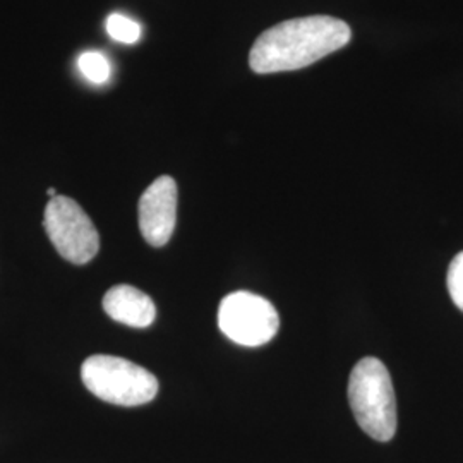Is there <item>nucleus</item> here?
<instances>
[{"label":"nucleus","instance_id":"nucleus-1","mask_svg":"<svg viewBox=\"0 0 463 463\" xmlns=\"http://www.w3.org/2000/svg\"><path fill=\"white\" fill-rule=\"evenodd\" d=\"M352 38L347 23L331 16L288 19L260 34L249 53L256 74H273L311 66Z\"/></svg>","mask_w":463,"mask_h":463},{"label":"nucleus","instance_id":"nucleus-2","mask_svg":"<svg viewBox=\"0 0 463 463\" xmlns=\"http://www.w3.org/2000/svg\"><path fill=\"white\" fill-rule=\"evenodd\" d=\"M348 402L359 428L373 439L386 443L397 432V398L386 365L364 357L348 378Z\"/></svg>","mask_w":463,"mask_h":463},{"label":"nucleus","instance_id":"nucleus-3","mask_svg":"<svg viewBox=\"0 0 463 463\" xmlns=\"http://www.w3.org/2000/svg\"><path fill=\"white\" fill-rule=\"evenodd\" d=\"M81 380L95 397L122 407L145 405L158 393L153 373L114 355L88 357L81 365Z\"/></svg>","mask_w":463,"mask_h":463},{"label":"nucleus","instance_id":"nucleus-4","mask_svg":"<svg viewBox=\"0 0 463 463\" xmlns=\"http://www.w3.org/2000/svg\"><path fill=\"white\" fill-rule=\"evenodd\" d=\"M43 227L53 248L72 265H86L99 254V231L74 199L67 196L50 199Z\"/></svg>","mask_w":463,"mask_h":463},{"label":"nucleus","instance_id":"nucleus-5","mask_svg":"<svg viewBox=\"0 0 463 463\" xmlns=\"http://www.w3.org/2000/svg\"><path fill=\"white\" fill-rule=\"evenodd\" d=\"M222 333L242 347H260L275 338L280 317L268 298L250 292H233L218 307Z\"/></svg>","mask_w":463,"mask_h":463},{"label":"nucleus","instance_id":"nucleus-6","mask_svg":"<svg viewBox=\"0 0 463 463\" xmlns=\"http://www.w3.org/2000/svg\"><path fill=\"white\" fill-rule=\"evenodd\" d=\"M177 222V184L162 175L149 185L139 199V229L153 248L170 241Z\"/></svg>","mask_w":463,"mask_h":463},{"label":"nucleus","instance_id":"nucleus-7","mask_svg":"<svg viewBox=\"0 0 463 463\" xmlns=\"http://www.w3.org/2000/svg\"><path fill=\"white\" fill-rule=\"evenodd\" d=\"M103 309L117 323L131 328H148L156 317L153 298L131 285H116L103 298Z\"/></svg>","mask_w":463,"mask_h":463},{"label":"nucleus","instance_id":"nucleus-8","mask_svg":"<svg viewBox=\"0 0 463 463\" xmlns=\"http://www.w3.org/2000/svg\"><path fill=\"white\" fill-rule=\"evenodd\" d=\"M78 67L84 78L93 84L107 83L112 74L110 61L97 50L83 52L78 59Z\"/></svg>","mask_w":463,"mask_h":463},{"label":"nucleus","instance_id":"nucleus-9","mask_svg":"<svg viewBox=\"0 0 463 463\" xmlns=\"http://www.w3.org/2000/svg\"><path fill=\"white\" fill-rule=\"evenodd\" d=\"M105 26H107V33L110 34L118 43L133 45V43H137L141 38V24L131 17L118 14V13H114L107 17Z\"/></svg>","mask_w":463,"mask_h":463},{"label":"nucleus","instance_id":"nucleus-10","mask_svg":"<svg viewBox=\"0 0 463 463\" xmlns=\"http://www.w3.org/2000/svg\"><path fill=\"white\" fill-rule=\"evenodd\" d=\"M448 292L455 306L463 311V250L453 258L448 268Z\"/></svg>","mask_w":463,"mask_h":463},{"label":"nucleus","instance_id":"nucleus-11","mask_svg":"<svg viewBox=\"0 0 463 463\" xmlns=\"http://www.w3.org/2000/svg\"><path fill=\"white\" fill-rule=\"evenodd\" d=\"M47 194H49L50 199L55 198V196H59V194H57V191H55L53 187H49V189H47Z\"/></svg>","mask_w":463,"mask_h":463}]
</instances>
